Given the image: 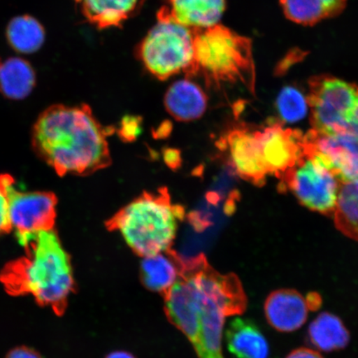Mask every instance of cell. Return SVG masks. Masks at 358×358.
I'll return each instance as SVG.
<instances>
[{"label": "cell", "instance_id": "obj_1", "mask_svg": "<svg viewBox=\"0 0 358 358\" xmlns=\"http://www.w3.org/2000/svg\"><path fill=\"white\" fill-rule=\"evenodd\" d=\"M169 320L189 338L199 358H224L227 317L241 315L248 299L235 274L222 275L203 254L182 257L178 279L164 294Z\"/></svg>", "mask_w": 358, "mask_h": 358}, {"label": "cell", "instance_id": "obj_2", "mask_svg": "<svg viewBox=\"0 0 358 358\" xmlns=\"http://www.w3.org/2000/svg\"><path fill=\"white\" fill-rule=\"evenodd\" d=\"M107 134L88 106L57 105L40 115L33 142L59 176H87L111 164Z\"/></svg>", "mask_w": 358, "mask_h": 358}, {"label": "cell", "instance_id": "obj_3", "mask_svg": "<svg viewBox=\"0 0 358 358\" xmlns=\"http://www.w3.org/2000/svg\"><path fill=\"white\" fill-rule=\"evenodd\" d=\"M24 257L8 263L0 282L13 296L32 295L40 306L64 315L75 283L69 255L55 229L38 232L22 245Z\"/></svg>", "mask_w": 358, "mask_h": 358}, {"label": "cell", "instance_id": "obj_4", "mask_svg": "<svg viewBox=\"0 0 358 358\" xmlns=\"http://www.w3.org/2000/svg\"><path fill=\"white\" fill-rule=\"evenodd\" d=\"M185 209L172 203L166 187L144 192L125 206L106 223L109 231H118L134 253L142 257L171 249L178 224Z\"/></svg>", "mask_w": 358, "mask_h": 358}, {"label": "cell", "instance_id": "obj_5", "mask_svg": "<svg viewBox=\"0 0 358 358\" xmlns=\"http://www.w3.org/2000/svg\"><path fill=\"white\" fill-rule=\"evenodd\" d=\"M214 84L240 82L255 88L252 40L222 25L195 31L194 58L189 73Z\"/></svg>", "mask_w": 358, "mask_h": 358}, {"label": "cell", "instance_id": "obj_6", "mask_svg": "<svg viewBox=\"0 0 358 358\" xmlns=\"http://www.w3.org/2000/svg\"><path fill=\"white\" fill-rule=\"evenodd\" d=\"M158 22L141 44L147 70L160 80L189 73L194 58L195 31L174 21L160 10Z\"/></svg>", "mask_w": 358, "mask_h": 358}, {"label": "cell", "instance_id": "obj_7", "mask_svg": "<svg viewBox=\"0 0 358 358\" xmlns=\"http://www.w3.org/2000/svg\"><path fill=\"white\" fill-rule=\"evenodd\" d=\"M280 179V189L292 192L306 208L334 216L342 183L317 156L304 152Z\"/></svg>", "mask_w": 358, "mask_h": 358}, {"label": "cell", "instance_id": "obj_8", "mask_svg": "<svg viewBox=\"0 0 358 358\" xmlns=\"http://www.w3.org/2000/svg\"><path fill=\"white\" fill-rule=\"evenodd\" d=\"M308 105L313 129L324 133L348 132L358 98V86L321 75L308 82Z\"/></svg>", "mask_w": 358, "mask_h": 358}, {"label": "cell", "instance_id": "obj_9", "mask_svg": "<svg viewBox=\"0 0 358 358\" xmlns=\"http://www.w3.org/2000/svg\"><path fill=\"white\" fill-rule=\"evenodd\" d=\"M0 185L7 196L11 230L20 245L39 231L53 229L57 204L55 194L22 189L8 176L0 177Z\"/></svg>", "mask_w": 358, "mask_h": 358}, {"label": "cell", "instance_id": "obj_10", "mask_svg": "<svg viewBox=\"0 0 358 358\" xmlns=\"http://www.w3.org/2000/svg\"><path fill=\"white\" fill-rule=\"evenodd\" d=\"M304 152L317 157L341 183L358 177V136L311 129L303 136Z\"/></svg>", "mask_w": 358, "mask_h": 358}, {"label": "cell", "instance_id": "obj_11", "mask_svg": "<svg viewBox=\"0 0 358 358\" xmlns=\"http://www.w3.org/2000/svg\"><path fill=\"white\" fill-rule=\"evenodd\" d=\"M235 173L244 180L256 186L265 185L268 176L262 154L257 131L246 127H236L221 141Z\"/></svg>", "mask_w": 358, "mask_h": 358}, {"label": "cell", "instance_id": "obj_12", "mask_svg": "<svg viewBox=\"0 0 358 358\" xmlns=\"http://www.w3.org/2000/svg\"><path fill=\"white\" fill-rule=\"evenodd\" d=\"M257 133L268 176L280 179L304 155L303 134L299 131L273 122Z\"/></svg>", "mask_w": 358, "mask_h": 358}, {"label": "cell", "instance_id": "obj_13", "mask_svg": "<svg viewBox=\"0 0 358 358\" xmlns=\"http://www.w3.org/2000/svg\"><path fill=\"white\" fill-rule=\"evenodd\" d=\"M264 310L268 324L280 333H293L302 328L310 311L306 298L291 289L273 291L266 299Z\"/></svg>", "mask_w": 358, "mask_h": 358}, {"label": "cell", "instance_id": "obj_14", "mask_svg": "<svg viewBox=\"0 0 358 358\" xmlns=\"http://www.w3.org/2000/svg\"><path fill=\"white\" fill-rule=\"evenodd\" d=\"M161 10L187 28L203 30L218 24L226 0H169V6Z\"/></svg>", "mask_w": 358, "mask_h": 358}, {"label": "cell", "instance_id": "obj_15", "mask_svg": "<svg viewBox=\"0 0 358 358\" xmlns=\"http://www.w3.org/2000/svg\"><path fill=\"white\" fill-rule=\"evenodd\" d=\"M166 110L179 122H192L207 110L208 98L203 90L189 79L174 83L164 98Z\"/></svg>", "mask_w": 358, "mask_h": 358}, {"label": "cell", "instance_id": "obj_16", "mask_svg": "<svg viewBox=\"0 0 358 358\" xmlns=\"http://www.w3.org/2000/svg\"><path fill=\"white\" fill-rule=\"evenodd\" d=\"M228 350L237 358H268L270 346L252 320L236 317L226 332Z\"/></svg>", "mask_w": 358, "mask_h": 358}, {"label": "cell", "instance_id": "obj_17", "mask_svg": "<svg viewBox=\"0 0 358 358\" xmlns=\"http://www.w3.org/2000/svg\"><path fill=\"white\" fill-rule=\"evenodd\" d=\"M182 257L171 249L144 257L141 277L147 289L164 294L176 283L180 271Z\"/></svg>", "mask_w": 358, "mask_h": 358}, {"label": "cell", "instance_id": "obj_18", "mask_svg": "<svg viewBox=\"0 0 358 358\" xmlns=\"http://www.w3.org/2000/svg\"><path fill=\"white\" fill-rule=\"evenodd\" d=\"M348 0H280L286 17L304 26L337 17L347 6Z\"/></svg>", "mask_w": 358, "mask_h": 358}, {"label": "cell", "instance_id": "obj_19", "mask_svg": "<svg viewBox=\"0 0 358 358\" xmlns=\"http://www.w3.org/2000/svg\"><path fill=\"white\" fill-rule=\"evenodd\" d=\"M308 335L313 345L324 352L342 350L350 342V334L343 322L329 312L317 316L308 327Z\"/></svg>", "mask_w": 358, "mask_h": 358}, {"label": "cell", "instance_id": "obj_20", "mask_svg": "<svg viewBox=\"0 0 358 358\" xmlns=\"http://www.w3.org/2000/svg\"><path fill=\"white\" fill-rule=\"evenodd\" d=\"M35 83V71L22 58L11 57L0 64V92L8 99H24L32 92Z\"/></svg>", "mask_w": 358, "mask_h": 358}, {"label": "cell", "instance_id": "obj_21", "mask_svg": "<svg viewBox=\"0 0 358 358\" xmlns=\"http://www.w3.org/2000/svg\"><path fill=\"white\" fill-rule=\"evenodd\" d=\"M83 15L100 29L117 27L128 19L138 0H77Z\"/></svg>", "mask_w": 358, "mask_h": 358}, {"label": "cell", "instance_id": "obj_22", "mask_svg": "<svg viewBox=\"0 0 358 358\" xmlns=\"http://www.w3.org/2000/svg\"><path fill=\"white\" fill-rule=\"evenodd\" d=\"M7 40L17 52L30 55L39 50L45 41V30L29 15L13 17L7 27Z\"/></svg>", "mask_w": 358, "mask_h": 358}, {"label": "cell", "instance_id": "obj_23", "mask_svg": "<svg viewBox=\"0 0 358 358\" xmlns=\"http://www.w3.org/2000/svg\"><path fill=\"white\" fill-rule=\"evenodd\" d=\"M334 217L340 231L358 241V177L342 183Z\"/></svg>", "mask_w": 358, "mask_h": 358}, {"label": "cell", "instance_id": "obj_24", "mask_svg": "<svg viewBox=\"0 0 358 358\" xmlns=\"http://www.w3.org/2000/svg\"><path fill=\"white\" fill-rule=\"evenodd\" d=\"M280 119L288 123L302 120L308 111L307 98L297 88L286 87L279 94L276 101Z\"/></svg>", "mask_w": 358, "mask_h": 358}, {"label": "cell", "instance_id": "obj_25", "mask_svg": "<svg viewBox=\"0 0 358 358\" xmlns=\"http://www.w3.org/2000/svg\"><path fill=\"white\" fill-rule=\"evenodd\" d=\"M11 231L8 217V199L6 192L0 185V235Z\"/></svg>", "mask_w": 358, "mask_h": 358}, {"label": "cell", "instance_id": "obj_26", "mask_svg": "<svg viewBox=\"0 0 358 358\" xmlns=\"http://www.w3.org/2000/svg\"><path fill=\"white\" fill-rule=\"evenodd\" d=\"M140 122L138 120H124L122 129V136L127 140H132L140 132Z\"/></svg>", "mask_w": 358, "mask_h": 358}, {"label": "cell", "instance_id": "obj_27", "mask_svg": "<svg viewBox=\"0 0 358 358\" xmlns=\"http://www.w3.org/2000/svg\"><path fill=\"white\" fill-rule=\"evenodd\" d=\"M6 358H42L33 349L27 347H20L8 352Z\"/></svg>", "mask_w": 358, "mask_h": 358}, {"label": "cell", "instance_id": "obj_28", "mask_svg": "<svg viewBox=\"0 0 358 358\" xmlns=\"http://www.w3.org/2000/svg\"><path fill=\"white\" fill-rule=\"evenodd\" d=\"M285 358H324V357L313 349L299 348L289 352Z\"/></svg>", "mask_w": 358, "mask_h": 358}, {"label": "cell", "instance_id": "obj_29", "mask_svg": "<svg viewBox=\"0 0 358 358\" xmlns=\"http://www.w3.org/2000/svg\"><path fill=\"white\" fill-rule=\"evenodd\" d=\"M306 301L308 310L317 311L319 310L323 303L321 295L317 292H310L307 294Z\"/></svg>", "mask_w": 358, "mask_h": 358}, {"label": "cell", "instance_id": "obj_30", "mask_svg": "<svg viewBox=\"0 0 358 358\" xmlns=\"http://www.w3.org/2000/svg\"><path fill=\"white\" fill-rule=\"evenodd\" d=\"M348 132H350L358 136V98L355 110L351 116L350 122L348 124Z\"/></svg>", "mask_w": 358, "mask_h": 358}, {"label": "cell", "instance_id": "obj_31", "mask_svg": "<svg viewBox=\"0 0 358 358\" xmlns=\"http://www.w3.org/2000/svg\"><path fill=\"white\" fill-rule=\"evenodd\" d=\"M106 358H136L131 353L124 351H115L110 352Z\"/></svg>", "mask_w": 358, "mask_h": 358}, {"label": "cell", "instance_id": "obj_32", "mask_svg": "<svg viewBox=\"0 0 358 358\" xmlns=\"http://www.w3.org/2000/svg\"></svg>", "mask_w": 358, "mask_h": 358}]
</instances>
